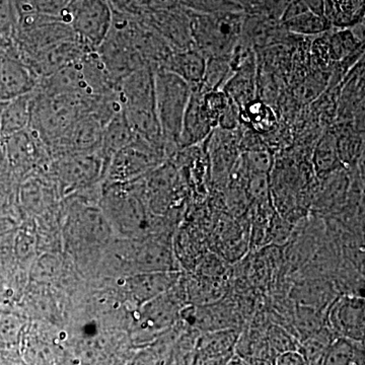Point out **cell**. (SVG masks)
<instances>
[{"label": "cell", "mask_w": 365, "mask_h": 365, "mask_svg": "<svg viewBox=\"0 0 365 365\" xmlns=\"http://www.w3.org/2000/svg\"><path fill=\"white\" fill-rule=\"evenodd\" d=\"M246 14L242 11H195L189 16L193 48L206 59L228 57L242 36Z\"/></svg>", "instance_id": "6da1fadb"}, {"label": "cell", "mask_w": 365, "mask_h": 365, "mask_svg": "<svg viewBox=\"0 0 365 365\" xmlns=\"http://www.w3.org/2000/svg\"><path fill=\"white\" fill-rule=\"evenodd\" d=\"M191 95L192 88L184 79L165 69H155V113L165 151L179 150L182 120Z\"/></svg>", "instance_id": "7a4b0ae2"}, {"label": "cell", "mask_w": 365, "mask_h": 365, "mask_svg": "<svg viewBox=\"0 0 365 365\" xmlns=\"http://www.w3.org/2000/svg\"><path fill=\"white\" fill-rule=\"evenodd\" d=\"M97 98L47 95L36 90L29 126L41 138L57 143L81 115L91 111Z\"/></svg>", "instance_id": "3957f363"}, {"label": "cell", "mask_w": 365, "mask_h": 365, "mask_svg": "<svg viewBox=\"0 0 365 365\" xmlns=\"http://www.w3.org/2000/svg\"><path fill=\"white\" fill-rule=\"evenodd\" d=\"M60 16L91 51H96L104 42L113 21L107 0H71Z\"/></svg>", "instance_id": "277c9868"}, {"label": "cell", "mask_w": 365, "mask_h": 365, "mask_svg": "<svg viewBox=\"0 0 365 365\" xmlns=\"http://www.w3.org/2000/svg\"><path fill=\"white\" fill-rule=\"evenodd\" d=\"M364 297L342 294L336 297L327 311V326L336 337L364 342Z\"/></svg>", "instance_id": "5b68a950"}, {"label": "cell", "mask_w": 365, "mask_h": 365, "mask_svg": "<svg viewBox=\"0 0 365 365\" xmlns=\"http://www.w3.org/2000/svg\"><path fill=\"white\" fill-rule=\"evenodd\" d=\"M39 76L20 59L0 57V103L9 102L37 90Z\"/></svg>", "instance_id": "8992f818"}, {"label": "cell", "mask_w": 365, "mask_h": 365, "mask_svg": "<svg viewBox=\"0 0 365 365\" xmlns=\"http://www.w3.org/2000/svg\"><path fill=\"white\" fill-rule=\"evenodd\" d=\"M215 128V121L204 106L203 93L198 90H192L188 107L182 120L179 150L204 143Z\"/></svg>", "instance_id": "52a82bcc"}, {"label": "cell", "mask_w": 365, "mask_h": 365, "mask_svg": "<svg viewBox=\"0 0 365 365\" xmlns=\"http://www.w3.org/2000/svg\"><path fill=\"white\" fill-rule=\"evenodd\" d=\"M322 184L314 199L317 212H336L344 207L349 192L350 178L346 168L321 178Z\"/></svg>", "instance_id": "ba28073f"}, {"label": "cell", "mask_w": 365, "mask_h": 365, "mask_svg": "<svg viewBox=\"0 0 365 365\" xmlns=\"http://www.w3.org/2000/svg\"><path fill=\"white\" fill-rule=\"evenodd\" d=\"M85 52L76 43L63 41L37 51L29 66L41 78H49L72 62L81 58Z\"/></svg>", "instance_id": "9c48e42d"}, {"label": "cell", "mask_w": 365, "mask_h": 365, "mask_svg": "<svg viewBox=\"0 0 365 365\" xmlns=\"http://www.w3.org/2000/svg\"><path fill=\"white\" fill-rule=\"evenodd\" d=\"M107 122L93 112L86 113L71 125L57 141L74 150H88L102 143L103 131Z\"/></svg>", "instance_id": "30bf717a"}, {"label": "cell", "mask_w": 365, "mask_h": 365, "mask_svg": "<svg viewBox=\"0 0 365 365\" xmlns=\"http://www.w3.org/2000/svg\"><path fill=\"white\" fill-rule=\"evenodd\" d=\"M240 110L258 98V56L255 55L244 66L234 72L223 88Z\"/></svg>", "instance_id": "8fae6325"}, {"label": "cell", "mask_w": 365, "mask_h": 365, "mask_svg": "<svg viewBox=\"0 0 365 365\" xmlns=\"http://www.w3.org/2000/svg\"><path fill=\"white\" fill-rule=\"evenodd\" d=\"M205 57L194 48L185 50H174L162 68L177 74L184 79L192 90H196L202 81L206 67Z\"/></svg>", "instance_id": "7c38bea8"}, {"label": "cell", "mask_w": 365, "mask_h": 365, "mask_svg": "<svg viewBox=\"0 0 365 365\" xmlns=\"http://www.w3.org/2000/svg\"><path fill=\"white\" fill-rule=\"evenodd\" d=\"M36 90L33 93L1 103L0 135L9 137L26 130L30 125Z\"/></svg>", "instance_id": "4fadbf2b"}, {"label": "cell", "mask_w": 365, "mask_h": 365, "mask_svg": "<svg viewBox=\"0 0 365 365\" xmlns=\"http://www.w3.org/2000/svg\"><path fill=\"white\" fill-rule=\"evenodd\" d=\"M313 168L319 179L344 168L338 153L335 131H327L319 138L313 153Z\"/></svg>", "instance_id": "5bb4252c"}, {"label": "cell", "mask_w": 365, "mask_h": 365, "mask_svg": "<svg viewBox=\"0 0 365 365\" xmlns=\"http://www.w3.org/2000/svg\"><path fill=\"white\" fill-rule=\"evenodd\" d=\"M297 306L324 311L334 300V287L323 279H311L297 284L294 290Z\"/></svg>", "instance_id": "9a60e30c"}, {"label": "cell", "mask_w": 365, "mask_h": 365, "mask_svg": "<svg viewBox=\"0 0 365 365\" xmlns=\"http://www.w3.org/2000/svg\"><path fill=\"white\" fill-rule=\"evenodd\" d=\"M322 365H364V342L334 338Z\"/></svg>", "instance_id": "2e32d148"}, {"label": "cell", "mask_w": 365, "mask_h": 365, "mask_svg": "<svg viewBox=\"0 0 365 365\" xmlns=\"http://www.w3.org/2000/svg\"><path fill=\"white\" fill-rule=\"evenodd\" d=\"M135 138V133L121 108L106 124L101 144L106 150L118 153L130 145Z\"/></svg>", "instance_id": "e0dca14e"}, {"label": "cell", "mask_w": 365, "mask_h": 365, "mask_svg": "<svg viewBox=\"0 0 365 365\" xmlns=\"http://www.w3.org/2000/svg\"><path fill=\"white\" fill-rule=\"evenodd\" d=\"M240 120L241 124L260 135L272 131L277 124V117L273 111L272 106L258 98L241 109Z\"/></svg>", "instance_id": "ac0fdd59"}, {"label": "cell", "mask_w": 365, "mask_h": 365, "mask_svg": "<svg viewBox=\"0 0 365 365\" xmlns=\"http://www.w3.org/2000/svg\"><path fill=\"white\" fill-rule=\"evenodd\" d=\"M232 74H234V71L230 66V56L208 58L206 60L205 72H204L202 81L196 90L202 93L213 91H222Z\"/></svg>", "instance_id": "d6986e66"}, {"label": "cell", "mask_w": 365, "mask_h": 365, "mask_svg": "<svg viewBox=\"0 0 365 365\" xmlns=\"http://www.w3.org/2000/svg\"><path fill=\"white\" fill-rule=\"evenodd\" d=\"M281 23L288 32L297 36L319 35L328 32L331 26L325 16L309 9Z\"/></svg>", "instance_id": "ffe728a7"}, {"label": "cell", "mask_w": 365, "mask_h": 365, "mask_svg": "<svg viewBox=\"0 0 365 365\" xmlns=\"http://www.w3.org/2000/svg\"><path fill=\"white\" fill-rule=\"evenodd\" d=\"M336 338L329 327L309 336L299 342V351L302 353L307 365H322L329 345Z\"/></svg>", "instance_id": "44dd1931"}, {"label": "cell", "mask_w": 365, "mask_h": 365, "mask_svg": "<svg viewBox=\"0 0 365 365\" xmlns=\"http://www.w3.org/2000/svg\"><path fill=\"white\" fill-rule=\"evenodd\" d=\"M362 45L364 42L357 39L350 30L334 33L327 43L329 59L335 62L342 61L362 48Z\"/></svg>", "instance_id": "7402d4cb"}, {"label": "cell", "mask_w": 365, "mask_h": 365, "mask_svg": "<svg viewBox=\"0 0 365 365\" xmlns=\"http://www.w3.org/2000/svg\"><path fill=\"white\" fill-rule=\"evenodd\" d=\"M266 340L272 361L282 353L299 349V340L294 335L277 325L269 327L266 332Z\"/></svg>", "instance_id": "603a6c76"}, {"label": "cell", "mask_w": 365, "mask_h": 365, "mask_svg": "<svg viewBox=\"0 0 365 365\" xmlns=\"http://www.w3.org/2000/svg\"><path fill=\"white\" fill-rule=\"evenodd\" d=\"M240 112H241L240 108L228 98L227 106L218 116V128L225 129V130H235V129L239 128L240 125H241Z\"/></svg>", "instance_id": "cb8c5ba5"}, {"label": "cell", "mask_w": 365, "mask_h": 365, "mask_svg": "<svg viewBox=\"0 0 365 365\" xmlns=\"http://www.w3.org/2000/svg\"><path fill=\"white\" fill-rule=\"evenodd\" d=\"M34 6L42 14L60 16L71 0H33Z\"/></svg>", "instance_id": "d4e9b609"}, {"label": "cell", "mask_w": 365, "mask_h": 365, "mask_svg": "<svg viewBox=\"0 0 365 365\" xmlns=\"http://www.w3.org/2000/svg\"><path fill=\"white\" fill-rule=\"evenodd\" d=\"M0 365H25L7 349H0Z\"/></svg>", "instance_id": "484cf974"}, {"label": "cell", "mask_w": 365, "mask_h": 365, "mask_svg": "<svg viewBox=\"0 0 365 365\" xmlns=\"http://www.w3.org/2000/svg\"><path fill=\"white\" fill-rule=\"evenodd\" d=\"M302 1H304V4H306V6L309 7V11L323 16L324 4H325V0H302Z\"/></svg>", "instance_id": "4316f807"}, {"label": "cell", "mask_w": 365, "mask_h": 365, "mask_svg": "<svg viewBox=\"0 0 365 365\" xmlns=\"http://www.w3.org/2000/svg\"><path fill=\"white\" fill-rule=\"evenodd\" d=\"M244 362V365H273V362L271 360L264 359H242Z\"/></svg>", "instance_id": "83f0119b"}, {"label": "cell", "mask_w": 365, "mask_h": 365, "mask_svg": "<svg viewBox=\"0 0 365 365\" xmlns=\"http://www.w3.org/2000/svg\"><path fill=\"white\" fill-rule=\"evenodd\" d=\"M225 365H244V362L239 356H235L232 357Z\"/></svg>", "instance_id": "f1b7e54d"}, {"label": "cell", "mask_w": 365, "mask_h": 365, "mask_svg": "<svg viewBox=\"0 0 365 365\" xmlns=\"http://www.w3.org/2000/svg\"><path fill=\"white\" fill-rule=\"evenodd\" d=\"M0 108H1V103H0Z\"/></svg>", "instance_id": "f546056e"}]
</instances>
